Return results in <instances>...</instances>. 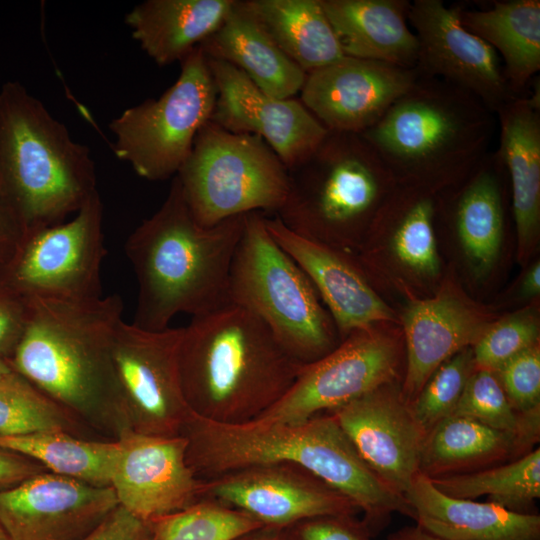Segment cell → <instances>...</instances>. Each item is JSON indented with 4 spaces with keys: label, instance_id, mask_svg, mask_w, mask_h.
Returning a JSON list of instances; mask_svg holds the SVG:
<instances>
[{
    "label": "cell",
    "instance_id": "3957f363",
    "mask_svg": "<svg viewBox=\"0 0 540 540\" xmlns=\"http://www.w3.org/2000/svg\"><path fill=\"white\" fill-rule=\"evenodd\" d=\"M303 366L264 322L232 302L183 327V394L191 412L210 421L257 419L287 393Z\"/></svg>",
    "mask_w": 540,
    "mask_h": 540
},
{
    "label": "cell",
    "instance_id": "f1b7e54d",
    "mask_svg": "<svg viewBox=\"0 0 540 540\" xmlns=\"http://www.w3.org/2000/svg\"><path fill=\"white\" fill-rule=\"evenodd\" d=\"M530 451L511 433L451 415L426 434L419 472L429 478L468 473L515 460Z\"/></svg>",
    "mask_w": 540,
    "mask_h": 540
},
{
    "label": "cell",
    "instance_id": "8fae6325",
    "mask_svg": "<svg viewBox=\"0 0 540 540\" xmlns=\"http://www.w3.org/2000/svg\"><path fill=\"white\" fill-rule=\"evenodd\" d=\"M103 204L96 192L73 219L26 232L0 281L23 298L102 297Z\"/></svg>",
    "mask_w": 540,
    "mask_h": 540
},
{
    "label": "cell",
    "instance_id": "ab89813d",
    "mask_svg": "<svg viewBox=\"0 0 540 540\" xmlns=\"http://www.w3.org/2000/svg\"><path fill=\"white\" fill-rule=\"evenodd\" d=\"M512 407L519 413L540 408V345L519 353L496 372Z\"/></svg>",
    "mask_w": 540,
    "mask_h": 540
},
{
    "label": "cell",
    "instance_id": "ffe728a7",
    "mask_svg": "<svg viewBox=\"0 0 540 540\" xmlns=\"http://www.w3.org/2000/svg\"><path fill=\"white\" fill-rule=\"evenodd\" d=\"M415 69L343 56L306 75L300 101L328 130L362 133L416 81Z\"/></svg>",
    "mask_w": 540,
    "mask_h": 540
},
{
    "label": "cell",
    "instance_id": "f546056e",
    "mask_svg": "<svg viewBox=\"0 0 540 540\" xmlns=\"http://www.w3.org/2000/svg\"><path fill=\"white\" fill-rule=\"evenodd\" d=\"M278 47L306 74L344 56L321 0H244Z\"/></svg>",
    "mask_w": 540,
    "mask_h": 540
},
{
    "label": "cell",
    "instance_id": "52a82bcc",
    "mask_svg": "<svg viewBox=\"0 0 540 540\" xmlns=\"http://www.w3.org/2000/svg\"><path fill=\"white\" fill-rule=\"evenodd\" d=\"M288 173L276 217L294 233L331 246L355 240L396 182L374 148L351 132L329 131Z\"/></svg>",
    "mask_w": 540,
    "mask_h": 540
},
{
    "label": "cell",
    "instance_id": "4dcf8cb0",
    "mask_svg": "<svg viewBox=\"0 0 540 540\" xmlns=\"http://www.w3.org/2000/svg\"><path fill=\"white\" fill-rule=\"evenodd\" d=\"M502 163L490 151L465 178L454 207V226L472 266L487 272L498 258L503 233L504 209L498 172Z\"/></svg>",
    "mask_w": 540,
    "mask_h": 540
},
{
    "label": "cell",
    "instance_id": "f907efd6",
    "mask_svg": "<svg viewBox=\"0 0 540 540\" xmlns=\"http://www.w3.org/2000/svg\"><path fill=\"white\" fill-rule=\"evenodd\" d=\"M0 540H9L5 534V532L3 531V529L1 528L0 526Z\"/></svg>",
    "mask_w": 540,
    "mask_h": 540
},
{
    "label": "cell",
    "instance_id": "5b68a950",
    "mask_svg": "<svg viewBox=\"0 0 540 540\" xmlns=\"http://www.w3.org/2000/svg\"><path fill=\"white\" fill-rule=\"evenodd\" d=\"M495 114L471 93L418 76L360 133L396 181L433 191L464 180L490 152Z\"/></svg>",
    "mask_w": 540,
    "mask_h": 540
},
{
    "label": "cell",
    "instance_id": "9a60e30c",
    "mask_svg": "<svg viewBox=\"0 0 540 540\" xmlns=\"http://www.w3.org/2000/svg\"><path fill=\"white\" fill-rule=\"evenodd\" d=\"M461 8L442 0L410 3L408 22L418 41L415 70L471 93L496 115L515 96L497 53L461 23Z\"/></svg>",
    "mask_w": 540,
    "mask_h": 540
},
{
    "label": "cell",
    "instance_id": "74e56055",
    "mask_svg": "<svg viewBox=\"0 0 540 540\" xmlns=\"http://www.w3.org/2000/svg\"><path fill=\"white\" fill-rule=\"evenodd\" d=\"M474 370L472 347H468L442 363L430 376L410 405L426 434L453 414Z\"/></svg>",
    "mask_w": 540,
    "mask_h": 540
},
{
    "label": "cell",
    "instance_id": "4fadbf2b",
    "mask_svg": "<svg viewBox=\"0 0 540 540\" xmlns=\"http://www.w3.org/2000/svg\"><path fill=\"white\" fill-rule=\"evenodd\" d=\"M402 365L403 345L396 335L378 324L354 330L331 352L304 365L287 393L255 420L304 422L398 383Z\"/></svg>",
    "mask_w": 540,
    "mask_h": 540
},
{
    "label": "cell",
    "instance_id": "1f68e13d",
    "mask_svg": "<svg viewBox=\"0 0 540 540\" xmlns=\"http://www.w3.org/2000/svg\"><path fill=\"white\" fill-rule=\"evenodd\" d=\"M0 447L25 456L51 473L96 486H110L115 442L88 441L65 430L0 437Z\"/></svg>",
    "mask_w": 540,
    "mask_h": 540
},
{
    "label": "cell",
    "instance_id": "ac0fdd59",
    "mask_svg": "<svg viewBox=\"0 0 540 540\" xmlns=\"http://www.w3.org/2000/svg\"><path fill=\"white\" fill-rule=\"evenodd\" d=\"M206 58L217 89L210 121L230 132L261 137L288 170L305 160L328 134L300 100L275 98L232 64Z\"/></svg>",
    "mask_w": 540,
    "mask_h": 540
},
{
    "label": "cell",
    "instance_id": "30bf717a",
    "mask_svg": "<svg viewBox=\"0 0 540 540\" xmlns=\"http://www.w3.org/2000/svg\"><path fill=\"white\" fill-rule=\"evenodd\" d=\"M180 64L177 80L160 97L125 109L109 123L116 157L149 181L176 176L215 106L217 89L200 46Z\"/></svg>",
    "mask_w": 540,
    "mask_h": 540
},
{
    "label": "cell",
    "instance_id": "8d00e7d4",
    "mask_svg": "<svg viewBox=\"0 0 540 540\" xmlns=\"http://www.w3.org/2000/svg\"><path fill=\"white\" fill-rule=\"evenodd\" d=\"M150 525L157 540H233L263 526L240 510L206 498Z\"/></svg>",
    "mask_w": 540,
    "mask_h": 540
},
{
    "label": "cell",
    "instance_id": "7402d4cb",
    "mask_svg": "<svg viewBox=\"0 0 540 540\" xmlns=\"http://www.w3.org/2000/svg\"><path fill=\"white\" fill-rule=\"evenodd\" d=\"M276 243L299 265L327 307L341 340L354 330L394 321L391 308L335 246L298 235L278 217H265Z\"/></svg>",
    "mask_w": 540,
    "mask_h": 540
},
{
    "label": "cell",
    "instance_id": "bcb514c9",
    "mask_svg": "<svg viewBox=\"0 0 540 540\" xmlns=\"http://www.w3.org/2000/svg\"><path fill=\"white\" fill-rule=\"evenodd\" d=\"M233 540H291L284 528L262 526L241 534Z\"/></svg>",
    "mask_w": 540,
    "mask_h": 540
},
{
    "label": "cell",
    "instance_id": "603a6c76",
    "mask_svg": "<svg viewBox=\"0 0 540 540\" xmlns=\"http://www.w3.org/2000/svg\"><path fill=\"white\" fill-rule=\"evenodd\" d=\"M496 150L508 172L518 240V257L531 255L540 228V93L515 97L496 113Z\"/></svg>",
    "mask_w": 540,
    "mask_h": 540
},
{
    "label": "cell",
    "instance_id": "ba28073f",
    "mask_svg": "<svg viewBox=\"0 0 540 540\" xmlns=\"http://www.w3.org/2000/svg\"><path fill=\"white\" fill-rule=\"evenodd\" d=\"M229 300L255 314L303 365L341 342L314 286L270 235L260 212L245 215L230 270Z\"/></svg>",
    "mask_w": 540,
    "mask_h": 540
},
{
    "label": "cell",
    "instance_id": "e0dca14e",
    "mask_svg": "<svg viewBox=\"0 0 540 540\" xmlns=\"http://www.w3.org/2000/svg\"><path fill=\"white\" fill-rule=\"evenodd\" d=\"M118 505L111 486L42 471L0 490V526L9 540H81Z\"/></svg>",
    "mask_w": 540,
    "mask_h": 540
},
{
    "label": "cell",
    "instance_id": "484cf974",
    "mask_svg": "<svg viewBox=\"0 0 540 540\" xmlns=\"http://www.w3.org/2000/svg\"><path fill=\"white\" fill-rule=\"evenodd\" d=\"M208 58L228 62L279 99L301 91L306 73L275 43L244 0H234L219 27L200 45Z\"/></svg>",
    "mask_w": 540,
    "mask_h": 540
},
{
    "label": "cell",
    "instance_id": "d590c367",
    "mask_svg": "<svg viewBox=\"0 0 540 540\" xmlns=\"http://www.w3.org/2000/svg\"><path fill=\"white\" fill-rule=\"evenodd\" d=\"M66 410L13 369L0 379V437L67 431Z\"/></svg>",
    "mask_w": 540,
    "mask_h": 540
},
{
    "label": "cell",
    "instance_id": "816d5d0a",
    "mask_svg": "<svg viewBox=\"0 0 540 540\" xmlns=\"http://www.w3.org/2000/svg\"><path fill=\"white\" fill-rule=\"evenodd\" d=\"M149 540H157L154 536H152Z\"/></svg>",
    "mask_w": 540,
    "mask_h": 540
},
{
    "label": "cell",
    "instance_id": "836d02e7",
    "mask_svg": "<svg viewBox=\"0 0 540 540\" xmlns=\"http://www.w3.org/2000/svg\"><path fill=\"white\" fill-rule=\"evenodd\" d=\"M385 208L393 221L391 244L396 257L407 267L424 275L439 271L434 220L436 200L431 190L406 185Z\"/></svg>",
    "mask_w": 540,
    "mask_h": 540
},
{
    "label": "cell",
    "instance_id": "60d3db41",
    "mask_svg": "<svg viewBox=\"0 0 540 540\" xmlns=\"http://www.w3.org/2000/svg\"><path fill=\"white\" fill-rule=\"evenodd\" d=\"M291 540H371L362 522L353 515L308 518L284 528Z\"/></svg>",
    "mask_w": 540,
    "mask_h": 540
},
{
    "label": "cell",
    "instance_id": "9c48e42d",
    "mask_svg": "<svg viewBox=\"0 0 540 540\" xmlns=\"http://www.w3.org/2000/svg\"><path fill=\"white\" fill-rule=\"evenodd\" d=\"M175 177L203 226L252 212L276 214L289 188L288 169L261 137L230 132L210 120Z\"/></svg>",
    "mask_w": 540,
    "mask_h": 540
},
{
    "label": "cell",
    "instance_id": "f35d334b",
    "mask_svg": "<svg viewBox=\"0 0 540 540\" xmlns=\"http://www.w3.org/2000/svg\"><path fill=\"white\" fill-rule=\"evenodd\" d=\"M535 313L525 310L491 322L472 346L476 369L497 372L506 362L539 343Z\"/></svg>",
    "mask_w": 540,
    "mask_h": 540
},
{
    "label": "cell",
    "instance_id": "7c38bea8",
    "mask_svg": "<svg viewBox=\"0 0 540 540\" xmlns=\"http://www.w3.org/2000/svg\"><path fill=\"white\" fill-rule=\"evenodd\" d=\"M183 327L147 330L123 319L112 340L111 358L118 388L116 412L134 432L181 435L191 410L179 371Z\"/></svg>",
    "mask_w": 540,
    "mask_h": 540
},
{
    "label": "cell",
    "instance_id": "d6986e66",
    "mask_svg": "<svg viewBox=\"0 0 540 540\" xmlns=\"http://www.w3.org/2000/svg\"><path fill=\"white\" fill-rule=\"evenodd\" d=\"M326 413L367 466L404 497L419 473L426 433L402 399L400 385H385Z\"/></svg>",
    "mask_w": 540,
    "mask_h": 540
},
{
    "label": "cell",
    "instance_id": "6da1fadb",
    "mask_svg": "<svg viewBox=\"0 0 540 540\" xmlns=\"http://www.w3.org/2000/svg\"><path fill=\"white\" fill-rule=\"evenodd\" d=\"M181 435L188 441L187 462L200 480L248 466L291 463L351 499L372 536L388 525L392 514H411L405 497L367 466L329 413L301 423L223 424L191 412Z\"/></svg>",
    "mask_w": 540,
    "mask_h": 540
},
{
    "label": "cell",
    "instance_id": "7bdbcfd3",
    "mask_svg": "<svg viewBox=\"0 0 540 540\" xmlns=\"http://www.w3.org/2000/svg\"><path fill=\"white\" fill-rule=\"evenodd\" d=\"M151 525L118 505L81 540H149Z\"/></svg>",
    "mask_w": 540,
    "mask_h": 540
},
{
    "label": "cell",
    "instance_id": "d6a6232c",
    "mask_svg": "<svg viewBox=\"0 0 540 540\" xmlns=\"http://www.w3.org/2000/svg\"><path fill=\"white\" fill-rule=\"evenodd\" d=\"M442 493L462 499L487 495V501L518 513L540 497V449L478 471L430 478Z\"/></svg>",
    "mask_w": 540,
    "mask_h": 540
},
{
    "label": "cell",
    "instance_id": "44dd1931",
    "mask_svg": "<svg viewBox=\"0 0 540 540\" xmlns=\"http://www.w3.org/2000/svg\"><path fill=\"white\" fill-rule=\"evenodd\" d=\"M490 323L486 313L448 284L433 298L411 304L403 315L406 365L400 383L402 399L411 405L434 371L459 351L472 347Z\"/></svg>",
    "mask_w": 540,
    "mask_h": 540
},
{
    "label": "cell",
    "instance_id": "277c9868",
    "mask_svg": "<svg viewBox=\"0 0 540 540\" xmlns=\"http://www.w3.org/2000/svg\"><path fill=\"white\" fill-rule=\"evenodd\" d=\"M22 335L10 367L65 409L116 410L111 358L123 302L112 294L86 301L26 298Z\"/></svg>",
    "mask_w": 540,
    "mask_h": 540
},
{
    "label": "cell",
    "instance_id": "c3c4849f",
    "mask_svg": "<svg viewBox=\"0 0 540 540\" xmlns=\"http://www.w3.org/2000/svg\"><path fill=\"white\" fill-rule=\"evenodd\" d=\"M540 292V263L535 262L526 272L521 286L525 297H534Z\"/></svg>",
    "mask_w": 540,
    "mask_h": 540
},
{
    "label": "cell",
    "instance_id": "7a4b0ae2",
    "mask_svg": "<svg viewBox=\"0 0 540 540\" xmlns=\"http://www.w3.org/2000/svg\"><path fill=\"white\" fill-rule=\"evenodd\" d=\"M245 215L200 225L176 177L159 209L130 234L126 255L138 284L134 325L163 330L180 313L192 317L229 300V278Z\"/></svg>",
    "mask_w": 540,
    "mask_h": 540
},
{
    "label": "cell",
    "instance_id": "d4e9b609",
    "mask_svg": "<svg viewBox=\"0 0 540 540\" xmlns=\"http://www.w3.org/2000/svg\"><path fill=\"white\" fill-rule=\"evenodd\" d=\"M408 0H321L344 56L415 69L418 41Z\"/></svg>",
    "mask_w": 540,
    "mask_h": 540
},
{
    "label": "cell",
    "instance_id": "5bb4252c",
    "mask_svg": "<svg viewBox=\"0 0 540 540\" xmlns=\"http://www.w3.org/2000/svg\"><path fill=\"white\" fill-rule=\"evenodd\" d=\"M200 496L240 510L266 527L360 512L347 496L291 463L254 465L201 480Z\"/></svg>",
    "mask_w": 540,
    "mask_h": 540
},
{
    "label": "cell",
    "instance_id": "4316f807",
    "mask_svg": "<svg viewBox=\"0 0 540 540\" xmlns=\"http://www.w3.org/2000/svg\"><path fill=\"white\" fill-rule=\"evenodd\" d=\"M234 0H146L125 16L134 40L159 66L181 62L221 24Z\"/></svg>",
    "mask_w": 540,
    "mask_h": 540
},
{
    "label": "cell",
    "instance_id": "cb8c5ba5",
    "mask_svg": "<svg viewBox=\"0 0 540 540\" xmlns=\"http://www.w3.org/2000/svg\"><path fill=\"white\" fill-rule=\"evenodd\" d=\"M424 530L449 540H540V516L448 496L419 472L404 495Z\"/></svg>",
    "mask_w": 540,
    "mask_h": 540
},
{
    "label": "cell",
    "instance_id": "2e32d148",
    "mask_svg": "<svg viewBox=\"0 0 540 540\" xmlns=\"http://www.w3.org/2000/svg\"><path fill=\"white\" fill-rule=\"evenodd\" d=\"M110 486L120 506L151 523L201 499L202 481L187 462L185 436L146 435L125 429L116 441Z\"/></svg>",
    "mask_w": 540,
    "mask_h": 540
},
{
    "label": "cell",
    "instance_id": "83f0119b",
    "mask_svg": "<svg viewBox=\"0 0 540 540\" xmlns=\"http://www.w3.org/2000/svg\"><path fill=\"white\" fill-rule=\"evenodd\" d=\"M461 23L486 42L503 61V73L515 97L540 70V1H495L487 9L460 12Z\"/></svg>",
    "mask_w": 540,
    "mask_h": 540
},
{
    "label": "cell",
    "instance_id": "b9f144b4",
    "mask_svg": "<svg viewBox=\"0 0 540 540\" xmlns=\"http://www.w3.org/2000/svg\"><path fill=\"white\" fill-rule=\"evenodd\" d=\"M27 317L26 299L0 281V358L8 360L22 335Z\"/></svg>",
    "mask_w": 540,
    "mask_h": 540
},
{
    "label": "cell",
    "instance_id": "e575fe53",
    "mask_svg": "<svg viewBox=\"0 0 540 540\" xmlns=\"http://www.w3.org/2000/svg\"><path fill=\"white\" fill-rule=\"evenodd\" d=\"M452 415L472 418L491 428L516 436L529 450L540 437V408L517 412L508 400L497 374L476 369Z\"/></svg>",
    "mask_w": 540,
    "mask_h": 540
},
{
    "label": "cell",
    "instance_id": "7dc6e473",
    "mask_svg": "<svg viewBox=\"0 0 540 540\" xmlns=\"http://www.w3.org/2000/svg\"><path fill=\"white\" fill-rule=\"evenodd\" d=\"M387 540H449L424 530L419 525L405 526L389 534Z\"/></svg>",
    "mask_w": 540,
    "mask_h": 540
},
{
    "label": "cell",
    "instance_id": "ee69618b",
    "mask_svg": "<svg viewBox=\"0 0 540 540\" xmlns=\"http://www.w3.org/2000/svg\"><path fill=\"white\" fill-rule=\"evenodd\" d=\"M26 227L0 182V274L14 256Z\"/></svg>",
    "mask_w": 540,
    "mask_h": 540
},
{
    "label": "cell",
    "instance_id": "f6af8a7d",
    "mask_svg": "<svg viewBox=\"0 0 540 540\" xmlns=\"http://www.w3.org/2000/svg\"><path fill=\"white\" fill-rule=\"evenodd\" d=\"M43 471L37 462L0 447V490L12 487Z\"/></svg>",
    "mask_w": 540,
    "mask_h": 540
},
{
    "label": "cell",
    "instance_id": "681fc988",
    "mask_svg": "<svg viewBox=\"0 0 540 540\" xmlns=\"http://www.w3.org/2000/svg\"><path fill=\"white\" fill-rule=\"evenodd\" d=\"M11 370L12 368L10 367L9 363L0 358V379L8 374Z\"/></svg>",
    "mask_w": 540,
    "mask_h": 540
},
{
    "label": "cell",
    "instance_id": "8992f818",
    "mask_svg": "<svg viewBox=\"0 0 540 540\" xmlns=\"http://www.w3.org/2000/svg\"><path fill=\"white\" fill-rule=\"evenodd\" d=\"M0 182L26 232L64 222L98 192L90 149L16 81L0 88Z\"/></svg>",
    "mask_w": 540,
    "mask_h": 540
}]
</instances>
